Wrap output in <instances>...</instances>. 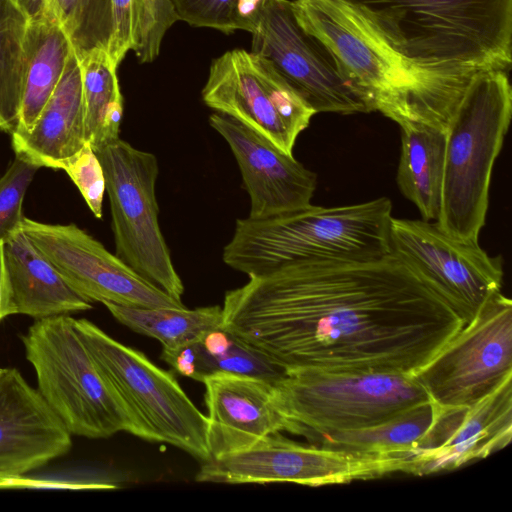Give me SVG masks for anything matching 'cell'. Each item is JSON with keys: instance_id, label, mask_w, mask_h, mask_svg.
I'll return each mask as SVG.
<instances>
[{"instance_id": "cell-26", "label": "cell", "mask_w": 512, "mask_h": 512, "mask_svg": "<svg viewBox=\"0 0 512 512\" xmlns=\"http://www.w3.org/2000/svg\"><path fill=\"white\" fill-rule=\"evenodd\" d=\"M80 62L86 140L96 152L119 139L123 96L117 68L106 51H95Z\"/></svg>"}, {"instance_id": "cell-33", "label": "cell", "mask_w": 512, "mask_h": 512, "mask_svg": "<svg viewBox=\"0 0 512 512\" xmlns=\"http://www.w3.org/2000/svg\"><path fill=\"white\" fill-rule=\"evenodd\" d=\"M238 0H171L178 20L192 27L233 33L231 16Z\"/></svg>"}, {"instance_id": "cell-29", "label": "cell", "mask_w": 512, "mask_h": 512, "mask_svg": "<svg viewBox=\"0 0 512 512\" xmlns=\"http://www.w3.org/2000/svg\"><path fill=\"white\" fill-rule=\"evenodd\" d=\"M29 17L14 0H0V130L18 122L24 80V39Z\"/></svg>"}, {"instance_id": "cell-24", "label": "cell", "mask_w": 512, "mask_h": 512, "mask_svg": "<svg viewBox=\"0 0 512 512\" xmlns=\"http://www.w3.org/2000/svg\"><path fill=\"white\" fill-rule=\"evenodd\" d=\"M73 50L56 23L29 19L24 39L22 102L14 131H29L55 90Z\"/></svg>"}, {"instance_id": "cell-34", "label": "cell", "mask_w": 512, "mask_h": 512, "mask_svg": "<svg viewBox=\"0 0 512 512\" xmlns=\"http://www.w3.org/2000/svg\"><path fill=\"white\" fill-rule=\"evenodd\" d=\"M112 37L108 48L111 60L119 66L136 38V0H111Z\"/></svg>"}, {"instance_id": "cell-7", "label": "cell", "mask_w": 512, "mask_h": 512, "mask_svg": "<svg viewBox=\"0 0 512 512\" xmlns=\"http://www.w3.org/2000/svg\"><path fill=\"white\" fill-rule=\"evenodd\" d=\"M274 388L290 433L305 438L375 426L430 401L413 376L392 372L289 371Z\"/></svg>"}, {"instance_id": "cell-25", "label": "cell", "mask_w": 512, "mask_h": 512, "mask_svg": "<svg viewBox=\"0 0 512 512\" xmlns=\"http://www.w3.org/2000/svg\"><path fill=\"white\" fill-rule=\"evenodd\" d=\"M437 404L432 400L381 424L364 429L308 436L315 445L353 453L407 457L430 428Z\"/></svg>"}, {"instance_id": "cell-36", "label": "cell", "mask_w": 512, "mask_h": 512, "mask_svg": "<svg viewBox=\"0 0 512 512\" xmlns=\"http://www.w3.org/2000/svg\"><path fill=\"white\" fill-rule=\"evenodd\" d=\"M1 369H2V368H0V372H1Z\"/></svg>"}, {"instance_id": "cell-28", "label": "cell", "mask_w": 512, "mask_h": 512, "mask_svg": "<svg viewBox=\"0 0 512 512\" xmlns=\"http://www.w3.org/2000/svg\"><path fill=\"white\" fill-rule=\"evenodd\" d=\"M112 316L132 331L157 339L163 349L173 350L198 340L222 326L219 305L183 308H147L104 303Z\"/></svg>"}, {"instance_id": "cell-14", "label": "cell", "mask_w": 512, "mask_h": 512, "mask_svg": "<svg viewBox=\"0 0 512 512\" xmlns=\"http://www.w3.org/2000/svg\"><path fill=\"white\" fill-rule=\"evenodd\" d=\"M21 228L66 283L88 302L147 308L185 305L150 283L74 223L23 217Z\"/></svg>"}, {"instance_id": "cell-30", "label": "cell", "mask_w": 512, "mask_h": 512, "mask_svg": "<svg viewBox=\"0 0 512 512\" xmlns=\"http://www.w3.org/2000/svg\"><path fill=\"white\" fill-rule=\"evenodd\" d=\"M178 21L171 0H136V38L133 51L139 63L159 55L166 32Z\"/></svg>"}, {"instance_id": "cell-22", "label": "cell", "mask_w": 512, "mask_h": 512, "mask_svg": "<svg viewBox=\"0 0 512 512\" xmlns=\"http://www.w3.org/2000/svg\"><path fill=\"white\" fill-rule=\"evenodd\" d=\"M161 358L178 374L203 382L207 377L231 374L276 382L287 371L222 326L183 347L163 349Z\"/></svg>"}, {"instance_id": "cell-35", "label": "cell", "mask_w": 512, "mask_h": 512, "mask_svg": "<svg viewBox=\"0 0 512 512\" xmlns=\"http://www.w3.org/2000/svg\"><path fill=\"white\" fill-rule=\"evenodd\" d=\"M13 314H16V312L6 278L3 241H0V322Z\"/></svg>"}, {"instance_id": "cell-17", "label": "cell", "mask_w": 512, "mask_h": 512, "mask_svg": "<svg viewBox=\"0 0 512 512\" xmlns=\"http://www.w3.org/2000/svg\"><path fill=\"white\" fill-rule=\"evenodd\" d=\"M71 434L15 368L0 372V487L29 486L25 476L65 455Z\"/></svg>"}, {"instance_id": "cell-20", "label": "cell", "mask_w": 512, "mask_h": 512, "mask_svg": "<svg viewBox=\"0 0 512 512\" xmlns=\"http://www.w3.org/2000/svg\"><path fill=\"white\" fill-rule=\"evenodd\" d=\"M15 156L38 166L62 169L86 143L80 62L72 50L62 76L29 131H13Z\"/></svg>"}, {"instance_id": "cell-19", "label": "cell", "mask_w": 512, "mask_h": 512, "mask_svg": "<svg viewBox=\"0 0 512 512\" xmlns=\"http://www.w3.org/2000/svg\"><path fill=\"white\" fill-rule=\"evenodd\" d=\"M202 383L210 458L245 450L271 434L291 432V423L278 405L273 382L218 374Z\"/></svg>"}, {"instance_id": "cell-5", "label": "cell", "mask_w": 512, "mask_h": 512, "mask_svg": "<svg viewBox=\"0 0 512 512\" xmlns=\"http://www.w3.org/2000/svg\"><path fill=\"white\" fill-rule=\"evenodd\" d=\"M512 116L507 71H477L446 126L442 199L436 224L447 235L479 241L489 188Z\"/></svg>"}, {"instance_id": "cell-6", "label": "cell", "mask_w": 512, "mask_h": 512, "mask_svg": "<svg viewBox=\"0 0 512 512\" xmlns=\"http://www.w3.org/2000/svg\"><path fill=\"white\" fill-rule=\"evenodd\" d=\"M73 323L97 368L121 400L132 423V435L172 445L201 462L208 460L207 417L174 376L89 320L74 318Z\"/></svg>"}, {"instance_id": "cell-3", "label": "cell", "mask_w": 512, "mask_h": 512, "mask_svg": "<svg viewBox=\"0 0 512 512\" xmlns=\"http://www.w3.org/2000/svg\"><path fill=\"white\" fill-rule=\"evenodd\" d=\"M392 209L389 198L379 197L237 219L222 258L249 278L295 264L379 260L391 253Z\"/></svg>"}, {"instance_id": "cell-4", "label": "cell", "mask_w": 512, "mask_h": 512, "mask_svg": "<svg viewBox=\"0 0 512 512\" xmlns=\"http://www.w3.org/2000/svg\"><path fill=\"white\" fill-rule=\"evenodd\" d=\"M422 66L509 71L512 0H342Z\"/></svg>"}, {"instance_id": "cell-18", "label": "cell", "mask_w": 512, "mask_h": 512, "mask_svg": "<svg viewBox=\"0 0 512 512\" xmlns=\"http://www.w3.org/2000/svg\"><path fill=\"white\" fill-rule=\"evenodd\" d=\"M210 126L228 143L250 198V218H265L311 205L316 174L293 154L234 118L215 112Z\"/></svg>"}, {"instance_id": "cell-31", "label": "cell", "mask_w": 512, "mask_h": 512, "mask_svg": "<svg viewBox=\"0 0 512 512\" xmlns=\"http://www.w3.org/2000/svg\"><path fill=\"white\" fill-rule=\"evenodd\" d=\"M39 169L17 156L0 177V241L21 226L26 191Z\"/></svg>"}, {"instance_id": "cell-15", "label": "cell", "mask_w": 512, "mask_h": 512, "mask_svg": "<svg viewBox=\"0 0 512 512\" xmlns=\"http://www.w3.org/2000/svg\"><path fill=\"white\" fill-rule=\"evenodd\" d=\"M251 52L268 59L316 112L367 113L324 46L298 23L290 0H268Z\"/></svg>"}, {"instance_id": "cell-27", "label": "cell", "mask_w": 512, "mask_h": 512, "mask_svg": "<svg viewBox=\"0 0 512 512\" xmlns=\"http://www.w3.org/2000/svg\"><path fill=\"white\" fill-rule=\"evenodd\" d=\"M31 20L58 24L79 61L106 51L112 37L111 0H14Z\"/></svg>"}, {"instance_id": "cell-10", "label": "cell", "mask_w": 512, "mask_h": 512, "mask_svg": "<svg viewBox=\"0 0 512 512\" xmlns=\"http://www.w3.org/2000/svg\"><path fill=\"white\" fill-rule=\"evenodd\" d=\"M395 472L410 473L406 457L303 445L275 433L245 450L203 461L196 481L226 484L289 482L316 487L374 479Z\"/></svg>"}, {"instance_id": "cell-16", "label": "cell", "mask_w": 512, "mask_h": 512, "mask_svg": "<svg viewBox=\"0 0 512 512\" xmlns=\"http://www.w3.org/2000/svg\"><path fill=\"white\" fill-rule=\"evenodd\" d=\"M435 418L409 454L411 473L450 471L504 448L512 435V376L468 406L437 405Z\"/></svg>"}, {"instance_id": "cell-13", "label": "cell", "mask_w": 512, "mask_h": 512, "mask_svg": "<svg viewBox=\"0 0 512 512\" xmlns=\"http://www.w3.org/2000/svg\"><path fill=\"white\" fill-rule=\"evenodd\" d=\"M390 252L412 268L467 324L500 291L503 264L479 241L447 235L436 222L392 217Z\"/></svg>"}, {"instance_id": "cell-12", "label": "cell", "mask_w": 512, "mask_h": 512, "mask_svg": "<svg viewBox=\"0 0 512 512\" xmlns=\"http://www.w3.org/2000/svg\"><path fill=\"white\" fill-rule=\"evenodd\" d=\"M512 376V302L500 291L481 305L413 377L442 407L468 406Z\"/></svg>"}, {"instance_id": "cell-8", "label": "cell", "mask_w": 512, "mask_h": 512, "mask_svg": "<svg viewBox=\"0 0 512 512\" xmlns=\"http://www.w3.org/2000/svg\"><path fill=\"white\" fill-rule=\"evenodd\" d=\"M69 315L35 319L22 342L37 390L71 435L132 434L131 420L78 336Z\"/></svg>"}, {"instance_id": "cell-11", "label": "cell", "mask_w": 512, "mask_h": 512, "mask_svg": "<svg viewBox=\"0 0 512 512\" xmlns=\"http://www.w3.org/2000/svg\"><path fill=\"white\" fill-rule=\"evenodd\" d=\"M202 99L288 154L316 114L268 59L244 49L212 60Z\"/></svg>"}, {"instance_id": "cell-23", "label": "cell", "mask_w": 512, "mask_h": 512, "mask_svg": "<svg viewBox=\"0 0 512 512\" xmlns=\"http://www.w3.org/2000/svg\"><path fill=\"white\" fill-rule=\"evenodd\" d=\"M399 126V190L418 208L423 220L436 221L442 199L446 129L416 121Z\"/></svg>"}, {"instance_id": "cell-9", "label": "cell", "mask_w": 512, "mask_h": 512, "mask_svg": "<svg viewBox=\"0 0 512 512\" xmlns=\"http://www.w3.org/2000/svg\"><path fill=\"white\" fill-rule=\"evenodd\" d=\"M96 154L105 176L115 254L141 277L181 301L184 285L158 221L156 156L120 138Z\"/></svg>"}, {"instance_id": "cell-2", "label": "cell", "mask_w": 512, "mask_h": 512, "mask_svg": "<svg viewBox=\"0 0 512 512\" xmlns=\"http://www.w3.org/2000/svg\"><path fill=\"white\" fill-rule=\"evenodd\" d=\"M291 3L300 26L328 51L367 111L380 112L398 125L416 121L446 129L466 86L479 71L407 60L342 0Z\"/></svg>"}, {"instance_id": "cell-1", "label": "cell", "mask_w": 512, "mask_h": 512, "mask_svg": "<svg viewBox=\"0 0 512 512\" xmlns=\"http://www.w3.org/2000/svg\"><path fill=\"white\" fill-rule=\"evenodd\" d=\"M222 327L287 372L413 376L465 325L390 253L365 262L282 267L227 291Z\"/></svg>"}, {"instance_id": "cell-21", "label": "cell", "mask_w": 512, "mask_h": 512, "mask_svg": "<svg viewBox=\"0 0 512 512\" xmlns=\"http://www.w3.org/2000/svg\"><path fill=\"white\" fill-rule=\"evenodd\" d=\"M4 264L16 314L34 319L92 308L62 278L21 226L3 241Z\"/></svg>"}, {"instance_id": "cell-32", "label": "cell", "mask_w": 512, "mask_h": 512, "mask_svg": "<svg viewBox=\"0 0 512 512\" xmlns=\"http://www.w3.org/2000/svg\"><path fill=\"white\" fill-rule=\"evenodd\" d=\"M63 170L77 186L93 215L101 219L106 182L101 162L87 142L65 164Z\"/></svg>"}]
</instances>
